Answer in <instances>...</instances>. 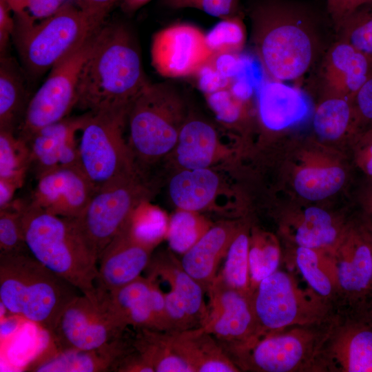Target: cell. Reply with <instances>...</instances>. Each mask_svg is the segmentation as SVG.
I'll return each mask as SVG.
<instances>
[{"instance_id":"obj_34","label":"cell","mask_w":372,"mask_h":372,"mask_svg":"<svg viewBox=\"0 0 372 372\" xmlns=\"http://www.w3.org/2000/svg\"><path fill=\"white\" fill-rule=\"evenodd\" d=\"M30 166V154L28 144L14 132L0 130V179L20 188Z\"/></svg>"},{"instance_id":"obj_31","label":"cell","mask_w":372,"mask_h":372,"mask_svg":"<svg viewBox=\"0 0 372 372\" xmlns=\"http://www.w3.org/2000/svg\"><path fill=\"white\" fill-rule=\"evenodd\" d=\"M332 355L342 371L372 372V331L350 329L333 343Z\"/></svg>"},{"instance_id":"obj_56","label":"cell","mask_w":372,"mask_h":372,"mask_svg":"<svg viewBox=\"0 0 372 372\" xmlns=\"http://www.w3.org/2000/svg\"><path fill=\"white\" fill-rule=\"evenodd\" d=\"M14 14L23 13L28 8L30 0H6Z\"/></svg>"},{"instance_id":"obj_50","label":"cell","mask_w":372,"mask_h":372,"mask_svg":"<svg viewBox=\"0 0 372 372\" xmlns=\"http://www.w3.org/2000/svg\"><path fill=\"white\" fill-rule=\"evenodd\" d=\"M114 372H155L153 366L134 348L116 363Z\"/></svg>"},{"instance_id":"obj_51","label":"cell","mask_w":372,"mask_h":372,"mask_svg":"<svg viewBox=\"0 0 372 372\" xmlns=\"http://www.w3.org/2000/svg\"><path fill=\"white\" fill-rule=\"evenodd\" d=\"M11 7L6 0H0V54H6V51L10 38L14 34L15 23Z\"/></svg>"},{"instance_id":"obj_7","label":"cell","mask_w":372,"mask_h":372,"mask_svg":"<svg viewBox=\"0 0 372 372\" xmlns=\"http://www.w3.org/2000/svg\"><path fill=\"white\" fill-rule=\"evenodd\" d=\"M128 107L86 112L79 140V166L96 190L137 169L124 137Z\"/></svg>"},{"instance_id":"obj_52","label":"cell","mask_w":372,"mask_h":372,"mask_svg":"<svg viewBox=\"0 0 372 372\" xmlns=\"http://www.w3.org/2000/svg\"><path fill=\"white\" fill-rule=\"evenodd\" d=\"M358 135L357 161L362 170L368 176H372V127L362 130Z\"/></svg>"},{"instance_id":"obj_35","label":"cell","mask_w":372,"mask_h":372,"mask_svg":"<svg viewBox=\"0 0 372 372\" xmlns=\"http://www.w3.org/2000/svg\"><path fill=\"white\" fill-rule=\"evenodd\" d=\"M337 236L331 216L322 209L311 207L304 211L303 220L296 231L295 240L298 247L319 250L332 245Z\"/></svg>"},{"instance_id":"obj_13","label":"cell","mask_w":372,"mask_h":372,"mask_svg":"<svg viewBox=\"0 0 372 372\" xmlns=\"http://www.w3.org/2000/svg\"><path fill=\"white\" fill-rule=\"evenodd\" d=\"M150 54L156 71L170 79L195 76L214 55L206 34L187 23H174L156 32Z\"/></svg>"},{"instance_id":"obj_46","label":"cell","mask_w":372,"mask_h":372,"mask_svg":"<svg viewBox=\"0 0 372 372\" xmlns=\"http://www.w3.org/2000/svg\"><path fill=\"white\" fill-rule=\"evenodd\" d=\"M198 86L204 95L230 87L235 79L225 77L219 73L210 61L195 76Z\"/></svg>"},{"instance_id":"obj_29","label":"cell","mask_w":372,"mask_h":372,"mask_svg":"<svg viewBox=\"0 0 372 372\" xmlns=\"http://www.w3.org/2000/svg\"><path fill=\"white\" fill-rule=\"evenodd\" d=\"M136 331L132 337L133 345L155 372H194L174 349L170 332L151 329Z\"/></svg>"},{"instance_id":"obj_23","label":"cell","mask_w":372,"mask_h":372,"mask_svg":"<svg viewBox=\"0 0 372 372\" xmlns=\"http://www.w3.org/2000/svg\"><path fill=\"white\" fill-rule=\"evenodd\" d=\"M146 269L148 270L149 277H160L169 283L170 288L183 300L189 315L200 327L207 313V305L204 298L205 291L184 270L180 262L170 254H162L152 258Z\"/></svg>"},{"instance_id":"obj_47","label":"cell","mask_w":372,"mask_h":372,"mask_svg":"<svg viewBox=\"0 0 372 372\" xmlns=\"http://www.w3.org/2000/svg\"><path fill=\"white\" fill-rule=\"evenodd\" d=\"M372 0H327V12L335 30L353 11Z\"/></svg>"},{"instance_id":"obj_43","label":"cell","mask_w":372,"mask_h":372,"mask_svg":"<svg viewBox=\"0 0 372 372\" xmlns=\"http://www.w3.org/2000/svg\"><path fill=\"white\" fill-rule=\"evenodd\" d=\"M131 225L138 238L156 247L166 236L169 220L163 212L157 209H151L142 216L138 215L136 210L132 215Z\"/></svg>"},{"instance_id":"obj_21","label":"cell","mask_w":372,"mask_h":372,"mask_svg":"<svg viewBox=\"0 0 372 372\" xmlns=\"http://www.w3.org/2000/svg\"><path fill=\"white\" fill-rule=\"evenodd\" d=\"M173 346L194 372H237L240 369L202 327L170 332Z\"/></svg>"},{"instance_id":"obj_32","label":"cell","mask_w":372,"mask_h":372,"mask_svg":"<svg viewBox=\"0 0 372 372\" xmlns=\"http://www.w3.org/2000/svg\"><path fill=\"white\" fill-rule=\"evenodd\" d=\"M345 179V172L339 167H309L296 174L294 187L300 196L318 200L336 193Z\"/></svg>"},{"instance_id":"obj_18","label":"cell","mask_w":372,"mask_h":372,"mask_svg":"<svg viewBox=\"0 0 372 372\" xmlns=\"http://www.w3.org/2000/svg\"><path fill=\"white\" fill-rule=\"evenodd\" d=\"M86 113L68 116L36 132L27 143L30 154L31 169L36 178L59 166H79V141Z\"/></svg>"},{"instance_id":"obj_19","label":"cell","mask_w":372,"mask_h":372,"mask_svg":"<svg viewBox=\"0 0 372 372\" xmlns=\"http://www.w3.org/2000/svg\"><path fill=\"white\" fill-rule=\"evenodd\" d=\"M134 348L132 337L125 332L110 342L90 350H59L30 364L26 371L36 372H114L126 353Z\"/></svg>"},{"instance_id":"obj_17","label":"cell","mask_w":372,"mask_h":372,"mask_svg":"<svg viewBox=\"0 0 372 372\" xmlns=\"http://www.w3.org/2000/svg\"><path fill=\"white\" fill-rule=\"evenodd\" d=\"M372 76V61L348 43L336 39L320 60L318 81L324 96L353 101Z\"/></svg>"},{"instance_id":"obj_42","label":"cell","mask_w":372,"mask_h":372,"mask_svg":"<svg viewBox=\"0 0 372 372\" xmlns=\"http://www.w3.org/2000/svg\"><path fill=\"white\" fill-rule=\"evenodd\" d=\"M29 252L25 245L20 211L13 201L0 210V253Z\"/></svg>"},{"instance_id":"obj_27","label":"cell","mask_w":372,"mask_h":372,"mask_svg":"<svg viewBox=\"0 0 372 372\" xmlns=\"http://www.w3.org/2000/svg\"><path fill=\"white\" fill-rule=\"evenodd\" d=\"M218 184V176L208 168L185 169L171 179L169 196L179 209L196 212L213 200Z\"/></svg>"},{"instance_id":"obj_6","label":"cell","mask_w":372,"mask_h":372,"mask_svg":"<svg viewBox=\"0 0 372 372\" xmlns=\"http://www.w3.org/2000/svg\"><path fill=\"white\" fill-rule=\"evenodd\" d=\"M181 97L167 83H149L128 107V145L135 165L150 163L177 143L185 122Z\"/></svg>"},{"instance_id":"obj_54","label":"cell","mask_w":372,"mask_h":372,"mask_svg":"<svg viewBox=\"0 0 372 372\" xmlns=\"http://www.w3.org/2000/svg\"><path fill=\"white\" fill-rule=\"evenodd\" d=\"M151 0H121V9L127 14H132Z\"/></svg>"},{"instance_id":"obj_1","label":"cell","mask_w":372,"mask_h":372,"mask_svg":"<svg viewBox=\"0 0 372 372\" xmlns=\"http://www.w3.org/2000/svg\"><path fill=\"white\" fill-rule=\"evenodd\" d=\"M251 38L265 72L273 80L297 81L320 61L327 48L320 17L294 0H258L249 10Z\"/></svg>"},{"instance_id":"obj_24","label":"cell","mask_w":372,"mask_h":372,"mask_svg":"<svg viewBox=\"0 0 372 372\" xmlns=\"http://www.w3.org/2000/svg\"><path fill=\"white\" fill-rule=\"evenodd\" d=\"M353 234L342 253L332 260L338 287L349 293H360L371 282L372 249L369 239Z\"/></svg>"},{"instance_id":"obj_3","label":"cell","mask_w":372,"mask_h":372,"mask_svg":"<svg viewBox=\"0 0 372 372\" xmlns=\"http://www.w3.org/2000/svg\"><path fill=\"white\" fill-rule=\"evenodd\" d=\"M29 253L90 298L96 296L98 258L74 220L49 213L28 200H15Z\"/></svg>"},{"instance_id":"obj_20","label":"cell","mask_w":372,"mask_h":372,"mask_svg":"<svg viewBox=\"0 0 372 372\" xmlns=\"http://www.w3.org/2000/svg\"><path fill=\"white\" fill-rule=\"evenodd\" d=\"M236 232L226 224L211 227L184 254L180 264L184 270L207 292L225 258Z\"/></svg>"},{"instance_id":"obj_9","label":"cell","mask_w":372,"mask_h":372,"mask_svg":"<svg viewBox=\"0 0 372 372\" xmlns=\"http://www.w3.org/2000/svg\"><path fill=\"white\" fill-rule=\"evenodd\" d=\"M96 31L50 69L45 81L29 100L16 132L26 143L43 127L69 116L76 107L80 73Z\"/></svg>"},{"instance_id":"obj_11","label":"cell","mask_w":372,"mask_h":372,"mask_svg":"<svg viewBox=\"0 0 372 372\" xmlns=\"http://www.w3.org/2000/svg\"><path fill=\"white\" fill-rule=\"evenodd\" d=\"M95 298L78 296L65 307L50 333L59 350L99 348L122 335L127 327L110 294L96 289Z\"/></svg>"},{"instance_id":"obj_26","label":"cell","mask_w":372,"mask_h":372,"mask_svg":"<svg viewBox=\"0 0 372 372\" xmlns=\"http://www.w3.org/2000/svg\"><path fill=\"white\" fill-rule=\"evenodd\" d=\"M217 144V133L211 124L196 118L185 120L176 145L177 161L185 169L207 168Z\"/></svg>"},{"instance_id":"obj_48","label":"cell","mask_w":372,"mask_h":372,"mask_svg":"<svg viewBox=\"0 0 372 372\" xmlns=\"http://www.w3.org/2000/svg\"><path fill=\"white\" fill-rule=\"evenodd\" d=\"M119 0H76L83 12L98 25L105 23V19Z\"/></svg>"},{"instance_id":"obj_57","label":"cell","mask_w":372,"mask_h":372,"mask_svg":"<svg viewBox=\"0 0 372 372\" xmlns=\"http://www.w3.org/2000/svg\"><path fill=\"white\" fill-rule=\"evenodd\" d=\"M369 242L371 244V249H372V239L371 238L369 239ZM371 282H372V278H371Z\"/></svg>"},{"instance_id":"obj_38","label":"cell","mask_w":372,"mask_h":372,"mask_svg":"<svg viewBox=\"0 0 372 372\" xmlns=\"http://www.w3.org/2000/svg\"><path fill=\"white\" fill-rule=\"evenodd\" d=\"M342 40L372 61V3L360 6L335 29Z\"/></svg>"},{"instance_id":"obj_33","label":"cell","mask_w":372,"mask_h":372,"mask_svg":"<svg viewBox=\"0 0 372 372\" xmlns=\"http://www.w3.org/2000/svg\"><path fill=\"white\" fill-rule=\"evenodd\" d=\"M296 262L312 291L320 296H330L338 287L332 260L323 258L318 250L298 247Z\"/></svg>"},{"instance_id":"obj_44","label":"cell","mask_w":372,"mask_h":372,"mask_svg":"<svg viewBox=\"0 0 372 372\" xmlns=\"http://www.w3.org/2000/svg\"><path fill=\"white\" fill-rule=\"evenodd\" d=\"M172 9L195 8L220 19L239 14V0H163Z\"/></svg>"},{"instance_id":"obj_5","label":"cell","mask_w":372,"mask_h":372,"mask_svg":"<svg viewBox=\"0 0 372 372\" xmlns=\"http://www.w3.org/2000/svg\"><path fill=\"white\" fill-rule=\"evenodd\" d=\"M15 16L17 46L22 68L31 79L50 70L101 26L70 2H65L36 25L26 12Z\"/></svg>"},{"instance_id":"obj_55","label":"cell","mask_w":372,"mask_h":372,"mask_svg":"<svg viewBox=\"0 0 372 372\" xmlns=\"http://www.w3.org/2000/svg\"><path fill=\"white\" fill-rule=\"evenodd\" d=\"M369 177L371 181L366 185L362 201L367 214L372 218V176Z\"/></svg>"},{"instance_id":"obj_14","label":"cell","mask_w":372,"mask_h":372,"mask_svg":"<svg viewBox=\"0 0 372 372\" xmlns=\"http://www.w3.org/2000/svg\"><path fill=\"white\" fill-rule=\"evenodd\" d=\"M306 328L280 331L257 339L234 356L240 369L262 372H291L302 369L313 357L319 340Z\"/></svg>"},{"instance_id":"obj_25","label":"cell","mask_w":372,"mask_h":372,"mask_svg":"<svg viewBox=\"0 0 372 372\" xmlns=\"http://www.w3.org/2000/svg\"><path fill=\"white\" fill-rule=\"evenodd\" d=\"M23 68L5 54L0 59V130L16 132L29 100Z\"/></svg>"},{"instance_id":"obj_30","label":"cell","mask_w":372,"mask_h":372,"mask_svg":"<svg viewBox=\"0 0 372 372\" xmlns=\"http://www.w3.org/2000/svg\"><path fill=\"white\" fill-rule=\"evenodd\" d=\"M313 125L316 134L327 141H335L349 130L362 131L353 101L335 96H324L314 112Z\"/></svg>"},{"instance_id":"obj_37","label":"cell","mask_w":372,"mask_h":372,"mask_svg":"<svg viewBox=\"0 0 372 372\" xmlns=\"http://www.w3.org/2000/svg\"><path fill=\"white\" fill-rule=\"evenodd\" d=\"M208 223L196 211L179 209L169 220L167 239L170 249L184 254L210 228Z\"/></svg>"},{"instance_id":"obj_45","label":"cell","mask_w":372,"mask_h":372,"mask_svg":"<svg viewBox=\"0 0 372 372\" xmlns=\"http://www.w3.org/2000/svg\"><path fill=\"white\" fill-rule=\"evenodd\" d=\"M353 103L362 130L372 127V76L355 94Z\"/></svg>"},{"instance_id":"obj_28","label":"cell","mask_w":372,"mask_h":372,"mask_svg":"<svg viewBox=\"0 0 372 372\" xmlns=\"http://www.w3.org/2000/svg\"><path fill=\"white\" fill-rule=\"evenodd\" d=\"M152 279L139 276L109 293L111 302L127 326L156 330L151 300Z\"/></svg>"},{"instance_id":"obj_16","label":"cell","mask_w":372,"mask_h":372,"mask_svg":"<svg viewBox=\"0 0 372 372\" xmlns=\"http://www.w3.org/2000/svg\"><path fill=\"white\" fill-rule=\"evenodd\" d=\"M154 247L135 235L130 217L99 258L96 289L111 293L136 280L146 269Z\"/></svg>"},{"instance_id":"obj_22","label":"cell","mask_w":372,"mask_h":372,"mask_svg":"<svg viewBox=\"0 0 372 372\" xmlns=\"http://www.w3.org/2000/svg\"><path fill=\"white\" fill-rule=\"evenodd\" d=\"M271 80L257 92L258 112L265 127L278 131L302 120L308 112V105L295 90Z\"/></svg>"},{"instance_id":"obj_2","label":"cell","mask_w":372,"mask_h":372,"mask_svg":"<svg viewBox=\"0 0 372 372\" xmlns=\"http://www.w3.org/2000/svg\"><path fill=\"white\" fill-rule=\"evenodd\" d=\"M149 83L133 32L121 23H104L82 67L76 107L87 112L127 107Z\"/></svg>"},{"instance_id":"obj_40","label":"cell","mask_w":372,"mask_h":372,"mask_svg":"<svg viewBox=\"0 0 372 372\" xmlns=\"http://www.w3.org/2000/svg\"><path fill=\"white\" fill-rule=\"evenodd\" d=\"M247 30L240 14L220 19L206 34L214 54H239L247 41Z\"/></svg>"},{"instance_id":"obj_41","label":"cell","mask_w":372,"mask_h":372,"mask_svg":"<svg viewBox=\"0 0 372 372\" xmlns=\"http://www.w3.org/2000/svg\"><path fill=\"white\" fill-rule=\"evenodd\" d=\"M205 96L218 121L231 125L238 123L245 116L246 107L250 101L237 95L231 86Z\"/></svg>"},{"instance_id":"obj_15","label":"cell","mask_w":372,"mask_h":372,"mask_svg":"<svg viewBox=\"0 0 372 372\" xmlns=\"http://www.w3.org/2000/svg\"><path fill=\"white\" fill-rule=\"evenodd\" d=\"M36 179L28 202L64 218H76L96 191L79 166H59Z\"/></svg>"},{"instance_id":"obj_53","label":"cell","mask_w":372,"mask_h":372,"mask_svg":"<svg viewBox=\"0 0 372 372\" xmlns=\"http://www.w3.org/2000/svg\"><path fill=\"white\" fill-rule=\"evenodd\" d=\"M19 189L14 184L0 179V210L10 207L14 200V195L17 189Z\"/></svg>"},{"instance_id":"obj_10","label":"cell","mask_w":372,"mask_h":372,"mask_svg":"<svg viewBox=\"0 0 372 372\" xmlns=\"http://www.w3.org/2000/svg\"><path fill=\"white\" fill-rule=\"evenodd\" d=\"M318 296L302 291L294 278L282 271L263 279L251 295L258 339L290 326L315 323L324 311Z\"/></svg>"},{"instance_id":"obj_8","label":"cell","mask_w":372,"mask_h":372,"mask_svg":"<svg viewBox=\"0 0 372 372\" xmlns=\"http://www.w3.org/2000/svg\"><path fill=\"white\" fill-rule=\"evenodd\" d=\"M149 194L138 169L95 191L82 213L74 220L98 260Z\"/></svg>"},{"instance_id":"obj_12","label":"cell","mask_w":372,"mask_h":372,"mask_svg":"<svg viewBox=\"0 0 372 372\" xmlns=\"http://www.w3.org/2000/svg\"><path fill=\"white\" fill-rule=\"evenodd\" d=\"M207 293V313L200 327L211 334L232 359L258 339L251 296L231 288L218 275Z\"/></svg>"},{"instance_id":"obj_4","label":"cell","mask_w":372,"mask_h":372,"mask_svg":"<svg viewBox=\"0 0 372 372\" xmlns=\"http://www.w3.org/2000/svg\"><path fill=\"white\" fill-rule=\"evenodd\" d=\"M78 290L29 252L0 253L1 304L49 334Z\"/></svg>"},{"instance_id":"obj_39","label":"cell","mask_w":372,"mask_h":372,"mask_svg":"<svg viewBox=\"0 0 372 372\" xmlns=\"http://www.w3.org/2000/svg\"><path fill=\"white\" fill-rule=\"evenodd\" d=\"M280 253L276 242L269 237L256 236L249 240V267L251 295L258 284L276 271Z\"/></svg>"},{"instance_id":"obj_36","label":"cell","mask_w":372,"mask_h":372,"mask_svg":"<svg viewBox=\"0 0 372 372\" xmlns=\"http://www.w3.org/2000/svg\"><path fill=\"white\" fill-rule=\"evenodd\" d=\"M249 249V239L247 234L236 233L229 247L223 270L218 275L231 288L251 296Z\"/></svg>"},{"instance_id":"obj_49","label":"cell","mask_w":372,"mask_h":372,"mask_svg":"<svg viewBox=\"0 0 372 372\" xmlns=\"http://www.w3.org/2000/svg\"><path fill=\"white\" fill-rule=\"evenodd\" d=\"M211 62L219 73L230 79L237 78L242 68V61L239 54H214Z\"/></svg>"}]
</instances>
